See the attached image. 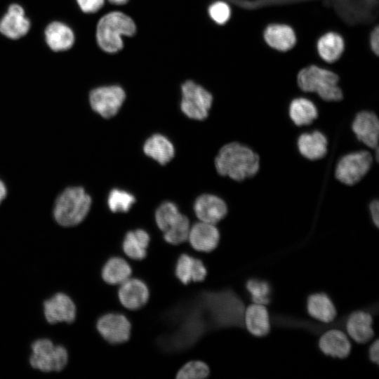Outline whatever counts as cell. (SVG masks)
Masks as SVG:
<instances>
[{"mask_svg":"<svg viewBox=\"0 0 379 379\" xmlns=\"http://www.w3.org/2000/svg\"><path fill=\"white\" fill-rule=\"evenodd\" d=\"M260 166L259 154L249 146L238 141L223 145L215 158L218 173L237 182L253 178L258 173Z\"/></svg>","mask_w":379,"mask_h":379,"instance_id":"cell-1","label":"cell"},{"mask_svg":"<svg viewBox=\"0 0 379 379\" xmlns=\"http://www.w3.org/2000/svg\"><path fill=\"white\" fill-rule=\"evenodd\" d=\"M374 151L359 149L342 155L334 166V178L340 184L354 187L366 178L375 160Z\"/></svg>","mask_w":379,"mask_h":379,"instance_id":"cell-5","label":"cell"},{"mask_svg":"<svg viewBox=\"0 0 379 379\" xmlns=\"http://www.w3.org/2000/svg\"><path fill=\"white\" fill-rule=\"evenodd\" d=\"M96 328L106 341L111 344H120L129 339L131 324L124 314L112 312L100 317L97 321Z\"/></svg>","mask_w":379,"mask_h":379,"instance_id":"cell-13","label":"cell"},{"mask_svg":"<svg viewBox=\"0 0 379 379\" xmlns=\"http://www.w3.org/2000/svg\"><path fill=\"white\" fill-rule=\"evenodd\" d=\"M297 83L307 98L310 97V93H314L325 102L343 100L338 76L325 67L311 65L302 68L298 74Z\"/></svg>","mask_w":379,"mask_h":379,"instance_id":"cell-2","label":"cell"},{"mask_svg":"<svg viewBox=\"0 0 379 379\" xmlns=\"http://www.w3.org/2000/svg\"><path fill=\"white\" fill-rule=\"evenodd\" d=\"M91 205V198L82 187L67 188L56 200L55 219L62 226L77 225L86 218Z\"/></svg>","mask_w":379,"mask_h":379,"instance_id":"cell-6","label":"cell"},{"mask_svg":"<svg viewBox=\"0 0 379 379\" xmlns=\"http://www.w3.org/2000/svg\"><path fill=\"white\" fill-rule=\"evenodd\" d=\"M244 327L257 337L267 335L270 331L268 311L264 305L253 303L244 312Z\"/></svg>","mask_w":379,"mask_h":379,"instance_id":"cell-24","label":"cell"},{"mask_svg":"<svg viewBox=\"0 0 379 379\" xmlns=\"http://www.w3.org/2000/svg\"><path fill=\"white\" fill-rule=\"evenodd\" d=\"M125 98L124 91L118 86L98 87L89 93L91 108L106 119L111 118L117 114Z\"/></svg>","mask_w":379,"mask_h":379,"instance_id":"cell-10","label":"cell"},{"mask_svg":"<svg viewBox=\"0 0 379 379\" xmlns=\"http://www.w3.org/2000/svg\"><path fill=\"white\" fill-rule=\"evenodd\" d=\"M211 319L218 327H244L245 306L231 290L209 293L204 296Z\"/></svg>","mask_w":379,"mask_h":379,"instance_id":"cell-3","label":"cell"},{"mask_svg":"<svg viewBox=\"0 0 379 379\" xmlns=\"http://www.w3.org/2000/svg\"><path fill=\"white\" fill-rule=\"evenodd\" d=\"M32 354L29 359L31 366L43 372L60 371L67 364L66 349L55 346L48 339H39L32 345Z\"/></svg>","mask_w":379,"mask_h":379,"instance_id":"cell-8","label":"cell"},{"mask_svg":"<svg viewBox=\"0 0 379 379\" xmlns=\"http://www.w3.org/2000/svg\"><path fill=\"white\" fill-rule=\"evenodd\" d=\"M79 10L85 14H93L99 11L105 4V0H75Z\"/></svg>","mask_w":379,"mask_h":379,"instance_id":"cell-35","label":"cell"},{"mask_svg":"<svg viewBox=\"0 0 379 379\" xmlns=\"http://www.w3.org/2000/svg\"><path fill=\"white\" fill-rule=\"evenodd\" d=\"M121 305L131 310L142 307L148 301L149 291L147 284L139 279H128L123 282L118 291Z\"/></svg>","mask_w":379,"mask_h":379,"instance_id":"cell-18","label":"cell"},{"mask_svg":"<svg viewBox=\"0 0 379 379\" xmlns=\"http://www.w3.org/2000/svg\"><path fill=\"white\" fill-rule=\"evenodd\" d=\"M344 40L338 33L328 32L321 35L317 43V52L320 58L327 63L335 62L344 50Z\"/></svg>","mask_w":379,"mask_h":379,"instance_id":"cell-29","label":"cell"},{"mask_svg":"<svg viewBox=\"0 0 379 379\" xmlns=\"http://www.w3.org/2000/svg\"><path fill=\"white\" fill-rule=\"evenodd\" d=\"M307 310L312 317L324 323L333 321L337 314L334 304L324 293L310 295L307 300Z\"/></svg>","mask_w":379,"mask_h":379,"instance_id":"cell-27","label":"cell"},{"mask_svg":"<svg viewBox=\"0 0 379 379\" xmlns=\"http://www.w3.org/2000/svg\"><path fill=\"white\" fill-rule=\"evenodd\" d=\"M288 116L292 124L298 128L310 126L318 119L319 110L311 99L299 96L291 100Z\"/></svg>","mask_w":379,"mask_h":379,"instance_id":"cell-20","label":"cell"},{"mask_svg":"<svg viewBox=\"0 0 379 379\" xmlns=\"http://www.w3.org/2000/svg\"><path fill=\"white\" fill-rule=\"evenodd\" d=\"M108 1L114 4H124L126 3L128 0H108Z\"/></svg>","mask_w":379,"mask_h":379,"instance_id":"cell-40","label":"cell"},{"mask_svg":"<svg viewBox=\"0 0 379 379\" xmlns=\"http://www.w3.org/2000/svg\"><path fill=\"white\" fill-rule=\"evenodd\" d=\"M31 22L20 4L12 3L0 18V34L7 39L17 40L29 32Z\"/></svg>","mask_w":379,"mask_h":379,"instance_id":"cell-12","label":"cell"},{"mask_svg":"<svg viewBox=\"0 0 379 379\" xmlns=\"http://www.w3.org/2000/svg\"><path fill=\"white\" fill-rule=\"evenodd\" d=\"M132 273L130 265L124 258L112 257L104 265L102 270V278L112 285L121 284L129 279Z\"/></svg>","mask_w":379,"mask_h":379,"instance_id":"cell-30","label":"cell"},{"mask_svg":"<svg viewBox=\"0 0 379 379\" xmlns=\"http://www.w3.org/2000/svg\"><path fill=\"white\" fill-rule=\"evenodd\" d=\"M208 13L211 19L218 25H223L231 15L230 5L224 1H218L211 5Z\"/></svg>","mask_w":379,"mask_h":379,"instance_id":"cell-34","label":"cell"},{"mask_svg":"<svg viewBox=\"0 0 379 379\" xmlns=\"http://www.w3.org/2000/svg\"><path fill=\"white\" fill-rule=\"evenodd\" d=\"M296 148L305 159L316 161L324 159L328 152V139L322 131L301 132L296 139Z\"/></svg>","mask_w":379,"mask_h":379,"instance_id":"cell-14","label":"cell"},{"mask_svg":"<svg viewBox=\"0 0 379 379\" xmlns=\"http://www.w3.org/2000/svg\"><path fill=\"white\" fill-rule=\"evenodd\" d=\"M135 32V25L130 17L121 12H111L100 18L95 37L102 51L115 53L123 46L121 36H131Z\"/></svg>","mask_w":379,"mask_h":379,"instance_id":"cell-4","label":"cell"},{"mask_svg":"<svg viewBox=\"0 0 379 379\" xmlns=\"http://www.w3.org/2000/svg\"><path fill=\"white\" fill-rule=\"evenodd\" d=\"M145 154L161 165L169 162L175 155L172 142L161 134H154L147 139L143 145Z\"/></svg>","mask_w":379,"mask_h":379,"instance_id":"cell-26","label":"cell"},{"mask_svg":"<svg viewBox=\"0 0 379 379\" xmlns=\"http://www.w3.org/2000/svg\"><path fill=\"white\" fill-rule=\"evenodd\" d=\"M44 312L46 319L51 324H70L76 318V306L68 295L59 293L44 302Z\"/></svg>","mask_w":379,"mask_h":379,"instance_id":"cell-16","label":"cell"},{"mask_svg":"<svg viewBox=\"0 0 379 379\" xmlns=\"http://www.w3.org/2000/svg\"><path fill=\"white\" fill-rule=\"evenodd\" d=\"M351 131L356 140L365 147L374 151L378 149L379 119L375 112L358 111L351 121Z\"/></svg>","mask_w":379,"mask_h":379,"instance_id":"cell-11","label":"cell"},{"mask_svg":"<svg viewBox=\"0 0 379 379\" xmlns=\"http://www.w3.org/2000/svg\"><path fill=\"white\" fill-rule=\"evenodd\" d=\"M150 237L144 230L137 229L128 232L122 242L124 253L131 259L142 260L147 255Z\"/></svg>","mask_w":379,"mask_h":379,"instance_id":"cell-28","label":"cell"},{"mask_svg":"<svg viewBox=\"0 0 379 379\" xmlns=\"http://www.w3.org/2000/svg\"><path fill=\"white\" fill-rule=\"evenodd\" d=\"M155 221L167 243L178 245L187 239L190 229L189 219L173 202L165 201L158 207Z\"/></svg>","mask_w":379,"mask_h":379,"instance_id":"cell-7","label":"cell"},{"mask_svg":"<svg viewBox=\"0 0 379 379\" xmlns=\"http://www.w3.org/2000/svg\"><path fill=\"white\" fill-rule=\"evenodd\" d=\"M44 39L50 50L63 52L70 49L75 41V34L67 23L53 20L47 24L44 29Z\"/></svg>","mask_w":379,"mask_h":379,"instance_id":"cell-17","label":"cell"},{"mask_svg":"<svg viewBox=\"0 0 379 379\" xmlns=\"http://www.w3.org/2000/svg\"><path fill=\"white\" fill-rule=\"evenodd\" d=\"M175 274L184 284L191 281H201L205 279L207 270L203 262L188 254H182L178 259Z\"/></svg>","mask_w":379,"mask_h":379,"instance_id":"cell-23","label":"cell"},{"mask_svg":"<svg viewBox=\"0 0 379 379\" xmlns=\"http://www.w3.org/2000/svg\"><path fill=\"white\" fill-rule=\"evenodd\" d=\"M345 326L349 335L358 343H366L374 335L373 317L367 312H352L347 318Z\"/></svg>","mask_w":379,"mask_h":379,"instance_id":"cell-22","label":"cell"},{"mask_svg":"<svg viewBox=\"0 0 379 379\" xmlns=\"http://www.w3.org/2000/svg\"><path fill=\"white\" fill-rule=\"evenodd\" d=\"M379 344L378 340H376L369 347L368 356L370 360L375 363L378 364L379 361Z\"/></svg>","mask_w":379,"mask_h":379,"instance_id":"cell-38","label":"cell"},{"mask_svg":"<svg viewBox=\"0 0 379 379\" xmlns=\"http://www.w3.org/2000/svg\"><path fill=\"white\" fill-rule=\"evenodd\" d=\"M246 286L253 303L266 305L271 301V288L267 282L251 279L246 282Z\"/></svg>","mask_w":379,"mask_h":379,"instance_id":"cell-32","label":"cell"},{"mask_svg":"<svg viewBox=\"0 0 379 379\" xmlns=\"http://www.w3.org/2000/svg\"><path fill=\"white\" fill-rule=\"evenodd\" d=\"M368 209L373 225L378 228L379 227V202L377 198L369 201Z\"/></svg>","mask_w":379,"mask_h":379,"instance_id":"cell-36","label":"cell"},{"mask_svg":"<svg viewBox=\"0 0 379 379\" xmlns=\"http://www.w3.org/2000/svg\"><path fill=\"white\" fill-rule=\"evenodd\" d=\"M210 373L208 365L201 361H192L185 364L177 373L178 379H199Z\"/></svg>","mask_w":379,"mask_h":379,"instance_id":"cell-33","label":"cell"},{"mask_svg":"<svg viewBox=\"0 0 379 379\" xmlns=\"http://www.w3.org/2000/svg\"><path fill=\"white\" fill-rule=\"evenodd\" d=\"M6 194V189L4 184L0 180V203Z\"/></svg>","mask_w":379,"mask_h":379,"instance_id":"cell-39","label":"cell"},{"mask_svg":"<svg viewBox=\"0 0 379 379\" xmlns=\"http://www.w3.org/2000/svg\"><path fill=\"white\" fill-rule=\"evenodd\" d=\"M369 43L371 50L379 55V26L375 27L371 32Z\"/></svg>","mask_w":379,"mask_h":379,"instance_id":"cell-37","label":"cell"},{"mask_svg":"<svg viewBox=\"0 0 379 379\" xmlns=\"http://www.w3.org/2000/svg\"><path fill=\"white\" fill-rule=\"evenodd\" d=\"M319 347L326 355L345 359L351 352V344L346 334L338 329H331L319 338Z\"/></svg>","mask_w":379,"mask_h":379,"instance_id":"cell-21","label":"cell"},{"mask_svg":"<svg viewBox=\"0 0 379 379\" xmlns=\"http://www.w3.org/2000/svg\"><path fill=\"white\" fill-rule=\"evenodd\" d=\"M187 239L196 251L211 252L219 244L220 232L215 225L200 221L190 227Z\"/></svg>","mask_w":379,"mask_h":379,"instance_id":"cell-19","label":"cell"},{"mask_svg":"<svg viewBox=\"0 0 379 379\" xmlns=\"http://www.w3.org/2000/svg\"><path fill=\"white\" fill-rule=\"evenodd\" d=\"M135 202V197L123 190L113 189L109 194L107 204L113 213H125L130 210Z\"/></svg>","mask_w":379,"mask_h":379,"instance_id":"cell-31","label":"cell"},{"mask_svg":"<svg viewBox=\"0 0 379 379\" xmlns=\"http://www.w3.org/2000/svg\"><path fill=\"white\" fill-rule=\"evenodd\" d=\"M213 96L202 86L189 81L182 86L180 108L189 118L204 120L208 116Z\"/></svg>","mask_w":379,"mask_h":379,"instance_id":"cell-9","label":"cell"},{"mask_svg":"<svg viewBox=\"0 0 379 379\" xmlns=\"http://www.w3.org/2000/svg\"><path fill=\"white\" fill-rule=\"evenodd\" d=\"M263 37L270 47L279 51H286L291 49L296 40L293 28L281 23L267 25L264 31Z\"/></svg>","mask_w":379,"mask_h":379,"instance_id":"cell-25","label":"cell"},{"mask_svg":"<svg viewBox=\"0 0 379 379\" xmlns=\"http://www.w3.org/2000/svg\"><path fill=\"white\" fill-rule=\"evenodd\" d=\"M194 211L200 221L215 225L226 217L228 207L220 197L204 194L195 200Z\"/></svg>","mask_w":379,"mask_h":379,"instance_id":"cell-15","label":"cell"}]
</instances>
